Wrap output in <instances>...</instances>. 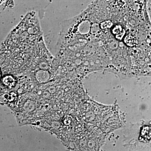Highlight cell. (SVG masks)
Segmentation results:
<instances>
[{"instance_id": "1", "label": "cell", "mask_w": 151, "mask_h": 151, "mask_svg": "<svg viewBox=\"0 0 151 151\" xmlns=\"http://www.w3.org/2000/svg\"><path fill=\"white\" fill-rule=\"evenodd\" d=\"M1 70H0V78H1Z\"/></svg>"}]
</instances>
